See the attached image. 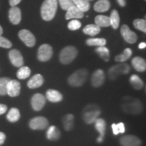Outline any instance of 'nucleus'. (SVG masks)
Here are the masks:
<instances>
[{"mask_svg":"<svg viewBox=\"0 0 146 146\" xmlns=\"http://www.w3.org/2000/svg\"><path fill=\"white\" fill-rule=\"evenodd\" d=\"M121 108L127 114L137 115L143 112V106L141 102L131 97H125L122 101Z\"/></svg>","mask_w":146,"mask_h":146,"instance_id":"obj_1","label":"nucleus"},{"mask_svg":"<svg viewBox=\"0 0 146 146\" xmlns=\"http://www.w3.org/2000/svg\"><path fill=\"white\" fill-rule=\"evenodd\" d=\"M58 9V0H45L41 8V17L45 21L54 18Z\"/></svg>","mask_w":146,"mask_h":146,"instance_id":"obj_2","label":"nucleus"},{"mask_svg":"<svg viewBox=\"0 0 146 146\" xmlns=\"http://www.w3.org/2000/svg\"><path fill=\"white\" fill-rule=\"evenodd\" d=\"M101 114L100 107L96 104H89L83 110V118L87 124L94 123Z\"/></svg>","mask_w":146,"mask_h":146,"instance_id":"obj_3","label":"nucleus"},{"mask_svg":"<svg viewBox=\"0 0 146 146\" xmlns=\"http://www.w3.org/2000/svg\"><path fill=\"white\" fill-rule=\"evenodd\" d=\"M88 72L85 69H79L69 76L68 83L72 87H81L86 81Z\"/></svg>","mask_w":146,"mask_h":146,"instance_id":"obj_4","label":"nucleus"},{"mask_svg":"<svg viewBox=\"0 0 146 146\" xmlns=\"http://www.w3.org/2000/svg\"><path fill=\"white\" fill-rule=\"evenodd\" d=\"M78 54V50L74 46H67L61 51L60 54V61L64 64H69L75 59Z\"/></svg>","mask_w":146,"mask_h":146,"instance_id":"obj_5","label":"nucleus"},{"mask_svg":"<svg viewBox=\"0 0 146 146\" xmlns=\"http://www.w3.org/2000/svg\"><path fill=\"white\" fill-rule=\"evenodd\" d=\"M131 68L127 64L112 66L108 70V76L110 80H115L120 74H126L130 72Z\"/></svg>","mask_w":146,"mask_h":146,"instance_id":"obj_6","label":"nucleus"},{"mask_svg":"<svg viewBox=\"0 0 146 146\" xmlns=\"http://www.w3.org/2000/svg\"><path fill=\"white\" fill-rule=\"evenodd\" d=\"M53 56V49L49 44H43L39 47L37 52V58L40 62L49 61Z\"/></svg>","mask_w":146,"mask_h":146,"instance_id":"obj_7","label":"nucleus"},{"mask_svg":"<svg viewBox=\"0 0 146 146\" xmlns=\"http://www.w3.org/2000/svg\"><path fill=\"white\" fill-rule=\"evenodd\" d=\"M49 125V122L43 116H36L29 122V127L33 130H43Z\"/></svg>","mask_w":146,"mask_h":146,"instance_id":"obj_8","label":"nucleus"},{"mask_svg":"<svg viewBox=\"0 0 146 146\" xmlns=\"http://www.w3.org/2000/svg\"><path fill=\"white\" fill-rule=\"evenodd\" d=\"M18 36L27 47H32L35 45L36 39L33 34L27 29H23L18 33Z\"/></svg>","mask_w":146,"mask_h":146,"instance_id":"obj_9","label":"nucleus"},{"mask_svg":"<svg viewBox=\"0 0 146 146\" xmlns=\"http://www.w3.org/2000/svg\"><path fill=\"white\" fill-rule=\"evenodd\" d=\"M120 33L123 39L127 43L133 44L137 41V35L135 32L132 31L127 25H124L120 28Z\"/></svg>","mask_w":146,"mask_h":146,"instance_id":"obj_10","label":"nucleus"},{"mask_svg":"<svg viewBox=\"0 0 146 146\" xmlns=\"http://www.w3.org/2000/svg\"><path fill=\"white\" fill-rule=\"evenodd\" d=\"M31 104L35 111H40L46 104V98L41 94H35L32 97Z\"/></svg>","mask_w":146,"mask_h":146,"instance_id":"obj_11","label":"nucleus"},{"mask_svg":"<svg viewBox=\"0 0 146 146\" xmlns=\"http://www.w3.org/2000/svg\"><path fill=\"white\" fill-rule=\"evenodd\" d=\"M21 85L19 81L15 79H10L7 85V94L12 98L17 97L21 94Z\"/></svg>","mask_w":146,"mask_h":146,"instance_id":"obj_12","label":"nucleus"},{"mask_svg":"<svg viewBox=\"0 0 146 146\" xmlns=\"http://www.w3.org/2000/svg\"><path fill=\"white\" fill-rule=\"evenodd\" d=\"M105 81V74L103 70L98 69L93 73L91 76V85L94 87H100L103 85Z\"/></svg>","mask_w":146,"mask_h":146,"instance_id":"obj_13","label":"nucleus"},{"mask_svg":"<svg viewBox=\"0 0 146 146\" xmlns=\"http://www.w3.org/2000/svg\"><path fill=\"white\" fill-rule=\"evenodd\" d=\"M120 143L122 146H141V141L137 136L125 135L120 139Z\"/></svg>","mask_w":146,"mask_h":146,"instance_id":"obj_14","label":"nucleus"},{"mask_svg":"<svg viewBox=\"0 0 146 146\" xmlns=\"http://www.w3.org/2000/svg\"><path fill=\"white\" fill-rule=\"evenodd\" d=\"M9 58L11 63L16 67H21L24 64L23 57L20 51L17 50H12L8 54Z\"/></svg>","mask_w":146,"mask_h":146,"instance_id":"obj_15","label":"nucleus"},{"mask_svg":"<svg viewBox=\"0 0 146 146\" xmlns=\"http://www.w3.org/2000/svg\"><path fill=\"white\" fill-rule=\"evenodd\" d=\"M22 14L21 9L18 7L13 6L9 11V19L13 25H18L21 21Z\"/></svg>","mask_w":146,"mask_h":146,"instance_id":"obj_16","label":"nucleus"},{"mask_svg":"<svg viewBox=\"0 0 146 146\" xmlns=\"http://www.w3.org/2000/svg\"><path fill=\"white\" fill-rule=\"evenodd\" d=\"M44 83V78L40 74H36L32 76L27 82V86L30 89L39 88Z\"/></svg>","mask_w":146,"mask_h":146,"instance_id":"obj_17","label":"nucleus"},{"mask_svg":"<svg viewBox=\"0 0 146 146\" xmlns=\"http://www.w3.org/2000/svg\"><path fill=\"white\" fill-rule=\"evenodd\" d=\"M66 11V20L79 19L84 16V12L80 10L75 5H73L69 8Z\"/></svg>","mask_w":146,"mask_h":146,"instance_id":"obj_18","label":"nucleus"},{"mask_svg":"<svg viewBox=\"0 0 146 146\" xmlns=\"http://www.w3.org/2000/svg\"><path fill=\"white\" fill-rule=\"evenodd\" d=\"M46 98L52 103H58L62 101L63 96L62 94L55 89H49L46 92Z\"/></svg>","mask_w":146,"mask_h":146,"instance_id":"obj_19","label":"nucleus"},{"mask_svg":"<svg viewBox=\"0 0 146 146\" xmlns=\"http://www.w3.org/2000/svg\"><path fill=\"white\" fill-rule=\"evenodd\" d=\"M131 64H132L133 68L137 71L140 72H145L146 70V62L145 60L141 57H135L131 60Z\"/></svg>","mask_w":146,"mask_h":146,"instance_id":"obj_20","label":"nucleus"},{"mask_svg":"<svg viewBox=\"0 0 146 146\" xmlns=\"http://www.w3.org/2000/svg\"><path fill=\"white\" fill-rule=\"evenodd\" d=\"M61 136L60 131L58 129L56 126H50L47 129L46 133V137L49 140L51 141H56L58 140Z\"/></svg>","mask_w":146,"mask_h":146,"instance_id":"obj_21","label":"nucleus"},{"mask_svg":"<svg viewBox=\"0 0 146 146\" xmlns=\"http://www.w3.org/2000/svg\"><path fill=\"white\" fill-rule=\"evenodd\" d=\"M110 7V2L109 0H99L95 3L94 9L98 12H106Z\"/></svg>","mask_w":146,"mask_h":146,"instance_id":"obj_22","label":"nucleus"},{"mask_svg":"<svg viewBox=\"0 0 146 146\" xmlns=\"http://www.w3.org/2000/svg\"><path fill=\"white\" fill-rule=\"evenodd\" d=\"M94 123L95 128H96L97 131L100 133V137L104 138L105 131L106 129V123L104 119L98 118L96 120Z\"/></svg>","mask_w":146,"mask_h":146,"instance_id":"obj_23","label":"nucleus"},{"mask_svg":"<svg viewBox=\"0 0 146 146\" xmlns=\"http://www.w3.org/2000/svg\"><path fill=\"white\" fill-rule=\"evenodd\" d=\"M74 115L68 114L65 115L62 118V124L64 129L66 131H70L74 127Z\"/></svg>","mask_w":146,"mask_h":146,"instance_id":"obj_24","label":"nucleus"},{"mask_svg":"<svg viewBox=\"0 0 146 146\" xmlns=\"http://www.w3.org/2000/svg\"><path fill=\"white\" fill-rule=\"evenodd\" d=\"M83 31L84 33L87 35L94 36L100 33L101 31V29L96 24L95 25H88L84 27Z\"/></svg>","mask_w":146,"mask_h":146,"instance_id":"obj_25","label":"nucleus"},{"mask_svg":"<svg viewBox=\"0 0 146 146\" xmlns=\"http://www.w3.org/2000/svg\"><path fill=\"white\" fill-rule=\"evenodd\" d=\"M21 118V113L19 110L16 108H11L6 116L7 120L10 123H16Z\"/></svg>","mask_w":146,"mask_h":146,"instance_id":"obj_26","label":"nucleus"},{"mask_svg":"<svg viewBox=\"0 0 146 146\" xmlns=\"http://www.w3.org/2000/svg\"><path fill=\"white\" fill-rule=\"evenodd\" d=\"M95 23L100 27H108L110 26V18L107 16L98 15L95 18Z\"/></svg>","mask_w":146,"mask_h":146,"instance_id":"obj_27","label":"nucleus"},{"mask_svg":"<svg viewBox=\"0 0 146 146\" xmlns=\"http://www.w3.org/2000/svg\"><path fill=\"white\" fill-rule=\"evenodd\" d=\"M130 83L131 85L135 89L137 90H140L143 89L144 86V83L142 80L140 78L139 76L137 74H133L130 77Z\"/></svg>","mask_w":146,"mask_h":146,"instance_id":"obj_28","label":"nucleus"},{"mask_svg":"<svg viewBox=\"0 0 146 146\" xmlns=\"http://www.w3.org/2000/svg\"><path fill=\"white\" fill-rule=\"evenodd\" d=\"M109 18L110 21V25L112 27V28L114 29H117L120 25V16L118 11L116 10H112Z\"/></svg>","mask_w":146,"mask_h":146,"instance_id":"obj_29","label":"nucleus"},{"mask_svg":"<svg viewBox=\"0 0 146 146\" xmlns=\"http://www.w3.org/2000/svg\"><path fill=\"white\" fill-rule=\"evenodd\" d=\"M96 52L100 56V57L105 62L110 60V51L105 46H100L96 49Z\"/></svg>","mask_w":146,"mask_h":146,"instance_id":"obj_30","label":"nucleus"},{"mask_svg":"<svg viewBox=\"0 0 146 146\" xmlns=\"http://www.w3.org/2000/svg\"><path fill=\"white\" fill-rule=\"evenodd\" d=\"M133 54V52L130 48H126L123 54L118 55L115 57V61L118 62H124L127 61L131 57Z\"/></svg>","mask_w":146,"mask_h":146,"instance_id":"obj_31","label":"nucleus"},{"mask_svg":"<svg viewBox=\"0 0 146 146\" xmlns=\"http://www.w3.org/2000/svg\"><path fill=\"white\" fill-rule=\"evenodd\" d=\"M86 43L89 46H104L106 44V40L104 38H91L87 40Z\"/></svg>","mask_w":146,"mask_h":146,"instance_id":"obj_32","label":"nucleus"},{"mask_svg":"<svg viewBox=\"0 0 146 146\" xmlns=\"http://www.w3.org/2000/svg\"><path fill=\"white\" fill-rule=\"evenodd\" d=\"M73 2L75 6L83 12H87L90 8V3L87 0H73Z\"/></svg>","mask_w":146,"mask_h":146,"instance_id":"obj_33","label":"nucleus"},{"mask_svg":"<svg viewBox=\"0 0 146 146\" xmlns=\"http://www.w3.org/2000/svg\"><path fill=\"white\" fill-rule=\"evenodd\" d=\"M31 72V69L28 66H23L20 67L19 70L16 73V76L19 79L24 80L30 76Z\"/></svg>","mask_w":146,"mask_h":146,"instance_id":"obj_34","label":"nucleus"},{"mask_svg":"<svg viewBox=\"0 0 146 146\" xmlns=\"http://www.w3.org/2000/svg\"><path fill=\"white\" fill-rule=\"evenodd\" d=\"M10 78L8 77L0 78V96H4L7 95V85Z\"/></svg>","mask_w":146,"mask_h":146,"instance_id":"obj_35","label":"nucleus"},{"mask_svg":"<svg viewBox=\"0 0 146 146\" xmlns=\"http://www.w3.org/2000/svg\"><path fill=\"white\" fill-rule=\"evenodd\" d=\"M133 25L137 30L145 33L146 32V21L143 19H135L133 21Z\"/></svg>","mask_w":146,"mask_h":146,"instance_id":"obj_36","label":"nucleus"},{"mask_svg":"<svg viewBox=\"0 0 146 146\" xmlns=\"http://www.w3.org/2000/svg\"><path fill=\"white\" fill-rule=\"evenodd\" d=\"M112 129L113 134L117 135L119 133H124L125 132V127L123 123H119L118 124L113 123L112 125Z\"/></svg>","mask_w":146,"mask_h":146,"instance_id":"obj_37","label":"nucleus"},{"mask_svg":"<svg viewBox=\"0 0 146 146\" xmlns=\"http://www.w3.org/2000/svg\"><path fill=\"white\" fill-rule=\"evenodd\" d=\"M60 5L63 10H67L69 8L74 5L73 0H58Z\"/></svg>","mask_w":146,"mask_h":146,"instance_id":"obj_38","label":"nucleus"},{"mask_svg":"<svg viewBox=\"0 0 146 146\" xmlns=\"http://www.w3.org/2000/svg\"><path fill=\"white\" fill-rule=\"evenodd\" d=\"M81 27V23L78 20H72L69 22L68 28L70 31H76L79 29Z\"/></svg>","mask_w":146,"mask_h":146,"instance_id":"obj_39","label":"nucleus"},{"mask_svg":"<svg viewBox=\"0 0 146 146\" xmlns=\"http://www.w3.org/2000/svg\"><path fill=\"white\" fill-rule=\"evenodd\" d=\"M12 46V43L8 39L3 37L0 35V47H3V48H10Z\"/></svg>","mask_w":146,"mask_h":146,"instance_id":"obj_40","label":"nucleus"},{"mask_svg":"<svg viewBox=\"0 0 146 146\" xmlns=\"http://www.w3.org/2000/svg\"><path fill=\"white\" fill-rule=\"evenodd\" d=\"M7 110H8V107L6 105L0 104V115L5 114L7 112Z\"/></svg>","mask_w":146,"mask_h":146,"instance_id":"obj_41","label":"nucleus"},{"mask_svg":"<svg viewBox=\"0 0 146 146\" xmlns=\"http://www.w3.org/2000/svg\"><path fill=\"white\" fill-rule=\"evenodd\" d=\"M5 139H6V136H5V133L3 132H0V145H3L4 143Z\"/></svg>","mask_w":146,"mask_h":146,"instance_id":"obj_42","label":"nucleus"},{"mask_svg":"<svg viewBox=\"0 0 146 146\" xmlns=\"http://www.w3.org/2000/svg\"><path fill=\"white\" fill-rule=\"evenodd\" d=\"M22 0H9V3H10L11 6L13 7L17 5Z\"/></svg>","mask_w":146,"mask_h":146,"instance_id":"obj_43","label":"nucleus"},{"mask_svg":"<svg viewBox=\"0 0 146 146\" xmlns=\"http://www.w3.org/2000/svg\"><path fill=\"white\" fill-rule=\"evenodd\" d=\"M118 4H119L120 6L124 7L126 5V1L125 0H117Z\"/></svg>","mask_w":146,"mask_h":146,"instance_id":"obj_44","label":"nucleus"},{"mask_svg":"<svg viewBox=\"0 0 146 146\" xmlns=\"http://www.w3.org/2000/svg\"><path fill=\"white\" fill-rule=\"evenodd\" d=\"M146 47V43L145 42H141V43H139V48L140 49V50H143V49H145Z\"/></svg>","mask_w":146,"mask_h":146,"instance_id":"obj_45","label":"nucleus"},{"mask_svg":"<svg viewBox=\"0 0 146 146\" xmlns=\"http://www.w3.org/2000/svg\"><path fill=\"white\" fill-rule=\"evenodd\" d=\"M103 141H104V138H102V137H98V138L97 139V141H98V143H102V142H103Z\"/></svg>","mask_w":146,"mask_h":146,"instance_id":"obj_46","label":"nucleus"},{"mask_svg":"<svg viewBox=\"0 0 146 146\" xmlns=\"http://www.w3.org/2000/svg\"><path fill=\"white\" fill-rule=\"evenodd\" d=\"M2 33H3V29H2V27H1V25H0V35H1Z\"/></svg>","mask_w":146,"mask_h":146,"instance_id":"obj_47","label":"nucleus"},{"mask_svg":"<svg viewBox=\"0 0 146 146\" xmlns=\"http://www.w3.org/2000/svg\"><path fill=\"white\" fill-rule=\"evenodd\" d=\"M87 1H93V0H87Z\"/></svg>","mask_w":146,"mask_h":146,"instance_id":"obj_48","label":"nucleus"}]
</instances>
